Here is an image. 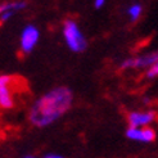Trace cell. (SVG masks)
Segmentation results:
<instances>
[{
	"mask_svg": "<svg viewBox=\"0 0 158 158\" xmlns=\"http://www.w3.org/2000/svg\"><path fill=\"white\" fill-rule=\"evenodd\" d=\"M72 103V90L67 86H57L34 102L28 112L30 122L40 129L48 127L67 113Z\"/></svg>",
	"mask_w": 158,
	"mask_h": 158,
	"instance_id": "6da1fadb",
	"label": "cell"
},
{
	"mask_svg": "<svg viewBox=\"0 0 158 158\" xmlns=\"http://www.w3.org/2000/svg\"><path fill=\"white\" fill-rule=\"evenodd\" d=\"M63 40H64L68 49L73 53H82L88 48V41L82 34L81 28L78 27L77 22L73 19H66L62 28Z\"/></svg>",
	"mask_w": 158,
	"mask_h": 158,
	"instance_id": "7a4b0ae2",
	"label": "cell"
},
{
	"mask_svg": "<svg viewBox=\"0 0 158 158\" xmlns=\"http://www.w3.org/2000/svg\"><path fill=\"white\" fill-rule=\"evenodd\" d=\"M15 104V77L0 75V109H12Z\"/></svg>",
	"mask_w": 158,
	"mask_h": 158,
	"instance_id": "3957f363",
	"label": "cell"
},
{
	"mask_svg": "<svg viewBox=\"0 0 158 158\" xmlns=\"http://www.w3.org/2000/svg\"><path fill=\"white\" fill-rule=\"evenodd\" d=\"M158 62V50L147 53L136 58H127L121 63V68L123 69H140V68H151Z\"/></svg>",
	"mask_w": 158,
	"mask_h": 158,
	"instance_id": "277c9868",
	"label": "cell"
},
{
	"mask_svg": "<svg viewBox=\"0 0 158 158\" xmlns=\"http://www.w3.org/2000/svg\"><path fill=\"white\" fill-rule=\"evenodd\" d=\"M39 39H40L39 28L35 25H27L22 30L21 37H19V45H21L22 53L28 54L32 52L39 43Z\"/></svg>",
	"mask_w": 158,
	"mask_h": 158,
	"instance_id": "5b68a950",
	"label": "cell"
},
{
	"mask_svg": "<svg viewBox=\"0 0 158 158\" xmlns=\"http://www.w3.org/2000/svg\"><path fill=\"white\" fill-rule=\"evenodd\" d=\"M156 112L154 110H135L127 116V123L129 127H149L154 120H156Z\"/></svg>",
	"mask_w": 158,
	"mask_h": 158,
	"instance_id": "8992f818",
	"label": "cell"
},
{
	"mask_svg": "<svg viewBox=\"0 0 158 158\" xmlns=\"http://www.w3.org/2000/svg\"><path fill=\"white\" fill-rule=\"evenodd\" d=\"M125 135L127 139L132 141H139V143H152L156 140V131L152 127H129Z\"/></svg>",
	"mask_w": 158,
	"mask_h": 158,
	"instance_id": "52a82bcc",
	"label": "cell"
},
{
	"mask_svg": "<svg viewBox=\"0 0 158 158\" xmlns=\"http://www.w3.org/2000/svg\"><path fill=\"white\" fill-rule=\"evenodd\" d=\"M27 5V3L25 2H8V3H2L0 4V14H3L5 12H18L25 9Z\"/></svg>",
	"mask_w": 158,
	"mask_h": 158,
	"instance_id": "ba28073f",
	"label": "cell"
},
{
	"mask_svg": "<svg viewBox=\"0 0 158 158\" xmlns=\"http://www.w3.org/2000/svg\"><path fill=\"white\" fill-rule=\"evenodd\" d=\"M141 12H143V6H141L139 3H135V4L130 5L127 8V15H129L130 21L131 22H136L140 18Z\"/></svg>",
	"mask_w": 158,
	"mask_h": 158,
	"instance_id": "9c48e42d",
	"label": "cell"
},
{
	"mask_svg": "<svg viewBox=\"0 0 158 158\" xmlns=\"http://www.w3.org/2000/svg\"><path fill=\"white\" fill-rule=\"evenodd\" d=\"M147 76L149 78H154L158 76V62L156 63V64L153 67H151L149 69H147Z\"/></svg>",
	"mask_w": 158,
	"mask_h": 158,
	"instance_id": "30bf717a",
	"label": "cell"
},
{
	"mask_svg": "<svg viewBox=\"0 0 158 158\" xmlns=\"http://www.w3.org/2000/svg\"><path fill=\"white\" fill-rule=\"evenodd\" d=\"M15 13H17V12L10 10V12H5V13H3V14H0V23H5V22H8Z\"/></svg>",
	"mask_w": 158,
	"mask_h": 158,
	"instance_id": "8fae6325",
	"label": "cell"
},
{
	"mask_svg": "<svg viewBox=\"0 0 158 158\" xmlns=\"http://www.w3.org/2000/svg\"><path fill=\"white\" fill-rule=\"evenodd\" d=\"M104 5H106L104 0H95V2H94V8H95V9H100V8H103Z\"/></svg>",
	"mask_w": 158,
	"mask_h": 158,
	"instance_id": "7c38bea8",
	"label": "cell"
},
{
	"mask_svg": "<svg viewBox=\"0 0 158 158\" xmlns=\"http://www.w3.org/2000/svg\"><path fill=\"white\" fill-rule=\"evenodd\" d=\"M44 158H64L63 156H60V154H55V153H52V154H46Z\"/></svg>",
	"mask_w": 158,
	"mask_h": 158,
	"instance_id": "4fadbf2b",
	"label": "cell"
},
{
	"mask_svg": "<svg viewBox=\"0 0 158 158\" xmlns=\"http://www.w3.org/2000/svg\"><path fill=\"white\" fill-rule=\"evenodd\" d=\"M25 158H36V157H34V156H26Z\"/></svg>",
	"mask_w": 158,
	"mask_h": 158,
	"instance_id": "5bb4252c",
	"label": "cell"
}]
</instances>
